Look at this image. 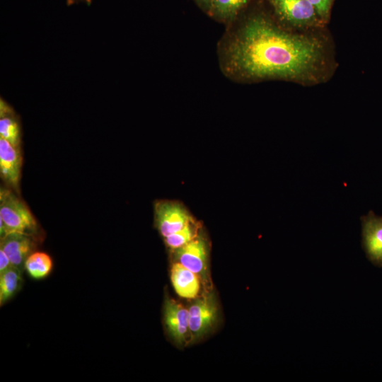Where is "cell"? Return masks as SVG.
<instances>
[{"instance_id": "10", "label": "cell", "mask_w": 382, "mask_h": 382, "mask_svg": "<svg viewBox=\"0 0 382 382\" xmlns=\"http://www.w3.org/2000/svg\"><path fill=\"white\" fill-rule=\"evenodd\" d=\"M163 316L168 334L178 345H182L190 334L188 310L174 300L166 297Z\"/></svg>"}, {"instance_id": "2", "label": "cell", "mask_w": 382, "mask_h": 382, "mask_svg": "<svg viewBox=\"0 0 382 382\" xmlns=\"http://www.w3.org/2000/svg\"><path fill=\"white\" fill-rule=\"evenodd\" d=\"M18 232L41 241L40 226L26 204L12 189L1 187L0 191V236Z\"/></svg>"}, {"instance_id": "4", "label": "cell", "mask_w": 382, "mask_h": 382, "mask_svg": "<svg viewBox=\"0 0 382 382\" xmlns=\"http://www.w3.org/2000/svg\"><path fill=\"white\" fill-rule=\"evenodd\" d=\"M361 246L367 259L382 267V216L369 211L361 216Z\"/></svg>"}, {"instance_id": "18", "label": "cell", "mask_w": 382, "mask_h": 382, "mask_svg": "<svg viewBox=\"0 0 382 382\" xmlns=\"http://www.w3.org/2000/svg\"><path fill=\"white\" fill-rule=\"evenodd\" d=\"M12 266L13 265L6 254L0 249V273L6 271Z\"/></svg>"}, {"instance_id": "20", "label": "cell", "mask_w": 382, "mask_h": 382, "mask_svg": "<svg viewBox=\"0 0 382 382\" xmlns=\"http://www.w3.org/2000/svg\"><path fill=\"white\" fill-rule=\"evenodd\" d=\"M67 6H72L78 4L79 3L86 4V5H91L93 0H65Z\"/></svg>"}, {"instance_id": "7", "label": "cell", "mask_w": 382, "mask_h": 382, "mask_svg": "<svg viewBox=\"0 0 382 382\" xmlns=\"http://www.w3.org/2000/svg\"><path fill=\"white\" fill-rule=\"evenodd\" d=\"M39 241L32 236L12 232L1 238L0 249L6 254L13 267L23 271L26 259L36 250Z\"/></svg>"}, {"instance_id": "5", "label": "cell", "mask_w": 382, "mask_h": 382, "mask_svg": "<svg viewBox=\"0 0 382 382\" xmlns=\"http://www.w3.org/2000/svg\"><path fill=\"white\" fill-rule=\"evenodd\" d=\"M154 209L156 227L164 238L180 231L193 221L186 209L177 202H158Z\"/></svg>"}, {"instance_id": "15", "label": "cell", "mask_w": 382, "mask_h": 382, "mask_svg": "<svg viewBox=\"0 0 382 382\" xmlns=\"http://www.w3.org/2000/svg\"><path fill=\"white\" fill-rule=\"evenodd\" d=\"M52 268L51 257L45 252L37 250L28 257L24 265V270L35 279L45 278L50 274Z\"/></svg>"}, {"instance_id": "16", "label": "cell", "mask_w": 382, "mask_h": 382, "mask_svg": "<svg viewBox=\"0 0 382 382\" xmlns=\"http://www.w3.org/2000/svg\"><path fill=\"white\" fill-rule=\"evenodd\" d=\"M197 236V227L194 221L182 229L165 238L167 245L172 249L180 248Z\"/></svg>"}, {"instance_id": "13", "label": "cell", "mask_w": 382, "mask_h": 382, "mask_svg": "<svg viewBox=\"0 0 382 382\" xmlns=\"http://www.w3.org/2000/svg\"><path fill=\"white\" fill-rule=\"evenodd\" d=\"M249 0H214L209 15L222 23L233 21Z\"/></svg>"}, {"instance_id": "1", "label": "cell", "mask_w": 382, "mask_h": 382, "mask_svg": "<svg viewBox=\"0 0 382 382\" xmlns=\"http://www.w3.org/2000/svg\"><path fill=\"white\" fill-rule=\"evenodd\" d=\"M221 64L230 77L241 80H315L324 62L321 42L287 33L266 17L249 18L226 40Z\"/></svg>"}, {"instance_id": "8", "label": "cell", "mask_w": 382, "mask_h": 382, "mask_svg": "<svg viewBox=\"0 0 382 382\" xmlns=\"http://www.w3.org/2000/svg\"><path fill=\"white\" fill-rule=\"evenodd\" d=\"M22 156L21 147L12 145L0 137V173L11 189L19 194Z\"/></svg>"}, {"instance_id": "14", "label": "cell", "mask_w": 382, "mask_h": 382, "mask_svg": "<svg viewBox=\"0 0 382 382\" xmlns=\"http://www.w3.org/2000/svg\"><path fill=\"white\" fill-rule=\"evenodd\" d=\"M22 270L11 267L0 273V304L4 305L16 294L22 287L23 279Z\"/></svg>"}, {"instance_id": "11", "label": "cell", "mask_w": 382, "mask_h": 382, "mask_svg": "<svg viewBox=\"0 0 382 382\" xmlns=\"http://www.w3.org/2000/svg\"><path fill=\"white\" fill-rule=\"evenodd\" d=\"M0 137L21 147V126L14 109L2 98L0 100Z\"/></svg>"}, {"instance_id": "12", "label": "cell", "mask_w": 382, "mask_h": 382, "mask_svg": "<svg viewBox=\"0 0 382 382\" xmlns=\"http://www.w3.org/2000/svg\"><path fill=\"white\" fill-rule=\"evenodd\" d=\"M170 277L175 290L180 296L194 299L197 296L199 280L195 273L175 262L172 266Z\"/></svg>"}, {"instance_id": "17", "label": "cell", "mask_w": 382, "mask_h": 382, "mask_svg": "<svg viewBox=\"0 0 382 382\" xmlns=\"http://www.w3.org/2000/svg\"><path fill=\"white\" fill-rule=\"evenodd\" d=\"M314 7L318 16L326 17L329 13L332 0H308Z\"/></svg>"}, {"instance_id": "19", "label": "cell", "mask_w": 382, "mask_h": 382, "mask_svg": "<svg viewBox=\"0 0 382 382\" xmlns=\"http://www.w3.org/2000/svg\"><path fill=\"white\" fill-rule=\"evenodd\" d=\"M196 4L207 14L209 13L214 0H194Z\"/></svg>"}, {"instance_id": "3", "label": "cell", "mask_w": 382, "mask_h": 382, "mask_svg": "<svg viewBox=\"0 0 382 382\" xmlns=\"http://www.w3.org/2000/svg\"><path fill=\"white\" fill-rule=\"evenodd\" d=\"M190 340L196 342L206 335L218 319V303L214 291L197 298L188 309Z\"/></svg>"}, {"instance_id": "9", "label": "cell", "mask_w": 382, "mask_h": 382, "mask_svg": "<svg viewBox=\"0 0 382 382\" xmlns=\"http://www.w3.org/2000/svg\"><path fill=\"white\" fill-rule=\"evenodd\" d=\"M272 4L277 14L294 25H311L318 16L308 0H272Z\"/></svg>"}, {"instance_id": "6", "label": "cell", "mask_w": 382, "mask_h": 382, "mask_svg": "<svg viewBox=\"0 0 382 382\" xmlns=\"http://www.w3.org/2000/svg\"><path fill=\"white\" fill-rule=\"evenodd\" d=\"M175 255L178 262L199 276L202 280H207L208 248L202 236L197 235L185 245L175 249Z\"/></svg>"}]
</instances>
